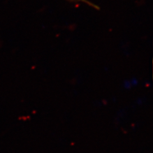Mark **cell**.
<instances>
[{
	"label": "cell",
	"instance_id": "1",
	"mask_svg": "<svg viewBox=\"0 0 153 153\" xmlns=\"http://www.w3.org/2000/svg\"><path fill=\"white\" fill-rule=\"evenodd\" d=\"M70 1H75V2H84V3H89L90 4H91V3H89V1H88L87 0H70Z\"/></svg>",
	"mask_w": 153,
	"mask_h": 153
}]
</instances>
